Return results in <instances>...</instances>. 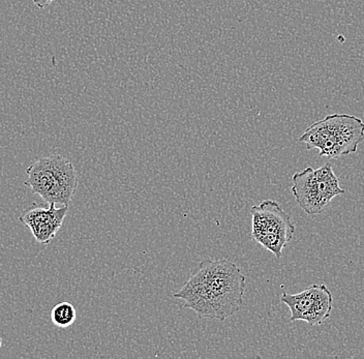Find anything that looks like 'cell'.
I'll return each instance as SVG.
<instances>
[{"instance_id": "cell-1", "label": "cell", "mask_w": 364, "mask_h": 359, "mask_svg": "<svg viewBox=\"0 0 364 359\" xmlns=\"http://www.w3.org/2000/svg\"><path fill=\"white\" fill-rule=\"evenodd\" d=\"M245 292V277L235 263L206 259L173 296L200 318L225 321L240 311Z\"/></svg>"}, {"instance_id": "cell-2", "label": "cell", "mask_w": 364, "mask_h": 359, "mask_svg": "<svg viewBox=\"0 0 364 359\" xmlns=\"http://www.w3.org/2000/svg\"><path fill=\"white\" fill-rule=\"evenodd\" d=\"M364 141V122L349 114H331L315 122L300 136L307 151L318 149V156L341 158L358 151Z\"/></svg>"}, {"instance_id": "cell-8", "label": "cell", "mask_w": 364, "mask_h": 359, "mask_svg": "<svg viewBox=\"0 0 364 359\" xmlns=\"http://www.w3.org/2000/svg\"><path fill=\"white\" fill-rule=\"evenodd\" d=\"M77 319L75 306L70 302L63 301L56 304L51 311V320L54 325L60 328L72 326Z\"/></svg>"}, {"instance_id": "cell-6", "label": "cell", "mask_w": 364, "mask_h": 359, "mask_svg": "<svg viewBox=\"0 0 364 359\" xmlns=\"http://www.w3.org/2000/svg\"><path fill=\"white\" fill-rule=\"evenodd\" d=\"M281 301L290 310V321H304L318 326L330 317L333 306V295L325 285H313L297 294L284 292Z\"/></svg>"}, {"instance_id": "cell-9", "label": "cell", "mask_w": 364, "mask_h": 359, "mask_svg": "<svg viewBox=\"0 0 364 359\" xmlns=\"http://www.w3.org/2000/svg\"><path fill=\"white\" fill-rule=\"evenodd\" d=\"M54 0H33L34 6H38L41 10H44L45 8L49 6Z\"/></svg>"}, {"instance_id": "cell-3", "label": "cell", "mask_w": 364, "mask_h": 359, "mask_svg": "<svg viewBox=\"0 0 364 359\" xmlns=\"http://www.w3.org/2000/svg\"><path fill=\"white\" fill-rule=\"evenodd\" d=\"M26 175L24 185L48 204L68 205L79 185L74 165L59 154L38 159L27 168Z\"/></svg>"}, {"instance_id": "cell-5", "label": "cell", "mask_w": 364, "mask_h": 359, "mask_svg": "<svg viewBox=\"0 0 364 359\" xmlns=\"http://www.w3.org/2000/svg\"><path fill=\"white\" fill-rule=\"evenodd\" d=\"M250 213L252 238L279 260L295 233V225L290 215L273 200H265L259 205L252 206Z\"/></svg>"}, {"instance_id": "cell-7", "label": "cell", "mask_w": 364, "mask_h": 359, "mask_svg": "<svg viewBox=\"0 0 364 359\" xmlns=\"http://www.w3.org/2000/svg\"><path fill=\"white\" fill-rule=\"evenodd\" d=\"M68 205L56 208V204H49V208H33L27 209L20 215L23 225L29 228L36 242L48 245L60 230L63 220L67 217Z\"/></svg>"}, {"instance_id": "cell-4", "label": "cell", "mask_w": 364, "mask_h": 359, "mask_svg": "<svg viewBox=\"0 0 364 359\" xmlns=\"http://www.w3.org/2000/svg\"><path fill=\"white\" fill-rule=\"evenodd\" d=\"M292 183L291 191L296 202L309 215H320L334 198L345 194L329 162L318 169L307 167L296 172Z\"/></svg>"}, {"instance_id": "cell-10", "label": "cell", "mask_w": 364, "mask_h": 359, "mask_svg": "<svg viewBox=\"0 0 364 359\" xmlns=\"http://www.w3.org/2000/svg\"><path fill=\"white\" fill-rule=\"evenodd\" d=\"M2 347V340H1V336H0V348Z\"/></svg>"}]
</instances>
